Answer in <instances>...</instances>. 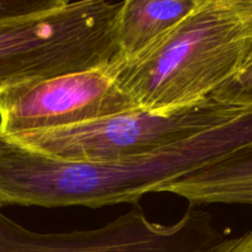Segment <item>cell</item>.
I'll use <instances>...</instances> for the list:
<instances>
[{"label":"cell","instance_id":"cell-1","mask_svg":"<svg viewBox=\"0 0 252 252\" xmlns=\"http://www.w3.org/2000/svg\"><path fill=\"white\" fill-rule=\"evenodd\" d=\"M252 142V108L225 125L115 162L62 161L29 152L0 135V208L2 206L101 208L137 203L166 182Z\"/></svg>","mask_w":252,"mask_h":252},{"label":"cell","instance_id":"cell-2","mask_svg":"<svg viewBox=\"0 0 252 252\" xmlns=\"http://www.w3.org/2000/svg\"><path fill=\"white\" fill-rule=\"evenodd\" d=\"M252 61V0H213L142 56L108 63L139 107L171 108L209 97Z\"/></svg>","mask_w":252,"mask_h":252},{"label":"cell","instance_id":"cell-3","mask_svg":"<svg viewBox=\"0 0 252 252\" xmlns=\"http://www.w3.org/2000/svg\"><path fill=\"white\" fill-rule=\"evenodd\" d=\"M246 110L209 96L179 107H138L68 127L5 138L29 152L62 161L115 162L158 152L225 125Z\"/></svg>","mask_w":252,"mask_h":252},{"label":"cell","instance_id":"cell-4","mask_svg":"<svg viewBox=\"0 0 252 252\" xmlns=\"http://www.w3.org/2000/svg\"><path fill=\"white\" fill-rule=\"evenodd\" d=\"M120 10L121 1L76 0L46 14L0 21V91L115 61Z\"/></svg>","mask_w":252,"mask_h":252},{"label":"cell","instance_id":"cell-5","mask_svg":"<svg viewBox=\"0 0 252 252\" xmlns=\"http://www.w3.org/2000/svg\"><path fill=\"white\" fill-rule=\"evenodd\" d=\"M213 217L191 206L172 224L150 220L138 203L101 228L37 233L0 211V252H211L225 240Z\"/></svg>","mask_w":252,"mask_h":252},{"label":"cell","instance_id":"cell-6","mask_svg":"<svg viewBox=\"0 0 252 252\" xmlns=\"http://www.w3.org/2000/svg\"><path fill=\"white\" fill-rule=\"evenodd\" d=\"M138 107L106 64L0 91V135L68 127Z\"/></svg>","mask_w":252,"mask_h":252},{"label":"cell","instance_id":"cell-7","mask_svg":"<svg viewBox=\"0 0 252 252\" xmlns=\"http://www.w3.org/2000/svg\"><path fill=\"white\" fill-rule=\"evenodd\" d=\"M159 192L182 197L191 206L223 203L252 207V142L166 182Z\"/></svg>","mask_w":252,"mask_h":252},{"label":"cell","instance_id":"cell-8","mask_svg":"<svg viewBox=\"0 0 252 252\" xmlns=\"http://www.w3.org/2000/svg\"><path fill=\"white\" fill-rule=\"evenodd\" d=\"M213 0H122L117 59L130 61L152 48L194 11Z\"/></svg>","mask_w":252,"mask_h":252},{"label":"cell","instance_id":"cell-9","mask_svg":"<svg viewBox=\"0 0 252 252\" xmlns=\"http://www.w3.org/2000/svg\"><path fill=\"white\" fill-rule=\"evenodd\" d=\"M211 97L231 106L252 108V61L238 75L217 89Z\"/></svg>","mask_w":252,"mask_h":252},{"label":"cell","instance_id":"cell-10","mask_svg":"<svg viewBox=\"0 0 252 252\" xmlns=\"http://www.w3.org/2000/svg\"><path fill=\"white\" fill-rule=\"evenodd\" d=\"M68 0H0V21L25 19L53 11Z\"/></svg>","mask_w":252,"mask_h":252},{"label":"cell","instance_id":"cell-11","mask_svg":"<svg viewBox=\"0 0 252 252\" xmlns=\"http://www.w3.org/2000/svg\"><path fill=\"white\" fill-rule=\"evenodd\" d=\"M211 252H252V230L236 238L225 239Z\"/></svg>","mask_w":252,"mask_h":252},{"label":"cell","instance_id":"cell-12","mask_svg":"<svg viewBox=\"0 0 252 252\" xmlns=\"http://www.w3.org/2000/svg\"><path fill=\"white\" fill-rule=\"evenodd\" d=\"M68 1H70V0H68Z\"/></svg>","mask_w":252,"mask_h":252}]
</instances>
